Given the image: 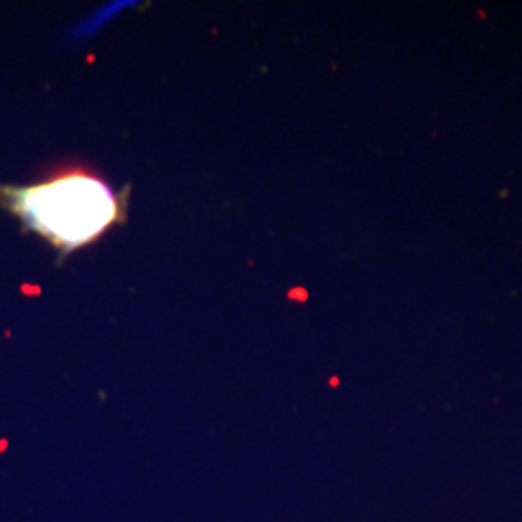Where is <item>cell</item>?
<instances>
[{
    "instance_id": "cell-1",
    "label": "cell",
    "mask_w": 522,
    "mask_h": 522,
    "mask_svg": "<svg viewBox=\"0 0 522 522\" xmlns=\"http://www.w3.org/2000/svg\"><path fill=\"white\" fill-rule=\"evenodd\" d=\"M0 197L28 230L60 257L89 246L126 220L128 188L116 192L101 176L85 170L60 174L28 188H0Z\"/></svg>"
}]
</instances>
